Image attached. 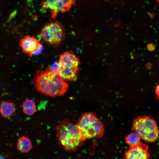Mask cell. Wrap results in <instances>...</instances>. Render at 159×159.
<instances>
[{"mask_svg": "<svg viewBox=\"0 0 159 159\" xmlns=\"http://www.w3.org/2000/svg\"><path fill=\"white\" fill-rule=\"evenodd\" d=\"M58 62L60 67L59 75L64 80L73 81L77 79L80 62L73 52L67 51L62 54Z\"/></svg>", "mask_w": 159, "mask_h": 159, "instance_id": "obj_5", "label": "cell"}, {"mask_svg": "<svg viewBox=\"0 0 159 159\" xmlns=\"http://www.w3.org/2000/svg\"><path fill=\"white\" fill-rule=\"evenodd\" d=\"M158 144H159V143H158Z\"/></svg>", "mask_w": 159, "mask_h": 159, "instance_id": "obj_19", "label": "cell"}, {"mask_svg": "<svg viewBox=\"0 0 159 159\" xmlns=\"http://www.w3.org/2000/svg\"><path fill=\"white\" fill-rule=\"evenodd\" d=\"M75 1L76 0H44L41 4L43 8L49 9L52 18H55L59 13L69 11Z\"/></svg>", "mask_w": 159, "mask_h": 159, "instance_id": "obj_7", "label": "cell"}, {"mask_svg": "<svg viewBox=\"0 0 159 159\" xmlns=\"http://www.w3.org/2000/svg\"><path fill=\"white\" fill-rule=\"evenodd\" d=\"M6 158V157L3 155L0 154V159H4Z\"/></svg>", "mask_w": 159, "mask_h": 159, "instance_id": "obj_17", "label": "cell"}, {"mask_svg": "<svg viewBox=\"0 0 159 159\" xmlns=\"http://www.w3.org/2000/svg\"><path fill=\"white\" fill-rule=\"evenodd\" d=\"M155 92L157 98L159 99V83L156 86Z\"/></svg>", "mask_w": 159, "mask_h": 159, "instance_id": "obj_16", "label": "cell"}, {"mask_svg": "<svg viewBox=\"0 0 159 159\" xmlns=\"http://www.w3.org/2000/svg\"><path fill=\"white\" fill-rule=\"evenodd\" d=\"M15 111V108L12 102L6 101L1 102L0 105V112L4 117H9L12 115Z\"/></svg>", "mask_w": 159, "mask_h": 159, "instance_id": "obj_10", "label": "cell"}, {"mask_svg": "<svg viewBox=\"0 0 159 159\" xmlns=\"http://www.w3.org/2000/svg\"><path fill=\"white\" fill-rule=\"evenodd\" d=\"M140 138L136 132L132 131L125 138L126 143L130 147L135 145L140 142Z\"/></svg>", "mask_w": 159, "mask_h": 159, "instance_id": "obj_13", "label": "cell"}, {"mask_svg": "<svg viewBox=\"0 0 159 159\" xmlns=\"http://www.w3.org/2000/svg\"><path fill=\"white\" fill-rule=\"evenodd\" d=\"M148 146L143 143L130 147L125 152V158L126 159H146L150 158L149 153L148 152Z\"/></svg>", "mask_w": 159, "mask_h": 159, "instance_id": "obj_9", "label": "cell"}, {"mask_svg": "<svg viewBox=\"0 0 159 159\" xmlns=\"http://www.w3.org/2000/svg\"><path fill=\"white\" fill-rule=\"evenodd\" d=\"M157 1L159 3V0H155Z\"/></svg>", "mask_w": 159, "mask_h": 159, "instance_id": "obj_18", "label": "cell"}, {"mask_svg": "<svg viewBox=\"0 0 159 159\" xmlns=\"http://www.w3.org/2000/svg\"><path fill=\"white\" fill-rule=\"evenodd\" d=\"M76 125L86 138H101L104 134L103 124L95 114L91 112L82 114Z\"/></svg>", "mask_w": 159, "mask_h": 159, "instance_id": "obj_4", "label": "cell"}, {"mask_svg": "<svg viewBox=\"0 0 159 159\" xmlns=\"http://www.w3.org/2000/svg\"><path fill=\"white\" fill-rule=\"evenodd\" d=\"M17 148V149L21 153L28 152L32 148L31 140L27 137L21 136L18 140Z\"/></svg>", "mask_w": 159, "mask_h": 159, "instance_id": "obj_11", "label": "cell"}, {"mask_svg": "<svg viewBox=\"0 0 159 159\" xmlns=\"http://www.w3.org/2000/svg\"><path fill=\"white\" fill-rule=\"evenodd\" d=\"M56 129L60 143L68 151H75L85 143L86 139L79 127L68 118L64 120Z\"/></svg>", "mask_w": 159, "mask_h": 159, "instance_id": "obj_2", "label": "cell"}, {"mask_svg": "<svg viewBox=\"0 0 159 159\" xmlns=\"http://www.w3.org/2000/svg\"><path fill=\"white\" fill-rule=\"evenodd\" d=\"M132 130L137 133L140 138L149 143L155 141L159 135L155 121L151 117L145 116L133 119Z\"/></svg>", "mask_w": 159, "mask_h": 159, "instance_id": "obj_3", "label": "cell"}, {"mask_svg": "<svg viewBox=\"0 0 159 159\" xmlns=\"http://www.w3.org/2000/svg\"><path fill=\"white\" fill-rule=\"evenodd\" d=\"M23 112L26 115L30 116L33 115L36 110V106L33 100L26 98L22 105Z\"/></svg>", "mask_w": 159, "mask_h": 159, "instance_id": "obj_12", "label": "cell"}, {"mask_svg": "<svg viewBox=\"0 0 159 159\" xmlns=\"http://www.w3.org/2000/svg\"><path fill=\"white\" fill-rule=\"evenodd\" d=\"M65 33L64 27L59 22L52 21L42 28L40 35L47 44L54 47L58 46L63 41Z\"/></svg>", "mask_w": 159, "mask_h": 159, "instance_id": "obj_6", "label": "cell"}, {"mask_svg": "<svg viewBox=\"0 0 159 159\" xmlns=\"http://www.w3.org/2000/svg\"><path fill=\"white\" fill-rule=\"evenodd\" d=\"M19 45L23 51L30 57L39 55L43 49L40 41L33 36H24L20 40Z\"/></svg>", "mask_w": 159, "mask_h": 159, "instance_id": "obj_8", "label": "cell"}, {"mask_svg": "<svg viewBox=\"0 0 159 159\" xmlns=\"http://www.w3.org/2000/svg\"><path fill=\"white\" fill-rule=\"evenodd\" d=\"M50 69L54 73L59 74L60 67L58 62H55L49 67Z\"/></svg>", "mask_w": 159, "mask_h": 159, "instance_id": "obj_14", "label": "cell"}, {"mask_svg": "<svg viewBox=\"0 0 159 159\" xmlns=\"http://www.w3.org/2000/svg\"><path fill=\"white\" fill-rule=\"evenodd\" d=\"M147 47L148 50L150 51H154L155 48V46L152 43L148 44L147 45Z\"/></svg>", "mask_w": 159, "mask_h": 159, "instance_id": "obj_15", "label": "cell"}, {"mask_svg": "<svg viewBox=\"0 0 159 159\" xmlns=\"http://www.w3.org/2000/svg\"><path fill=\"white\" fill-rule=\"evenodd\" d=\"M32 82L38 91L52 97L63 96L68 88L65 80L49 68L37 70Z\"/></svg>", "mask_w": 159, "mask_h": 159, "instance_id": "obj_1", "label": "cell"}]
</instances>
